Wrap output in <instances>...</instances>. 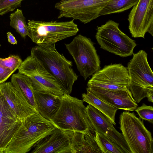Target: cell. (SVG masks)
Listing matches in <instances>:
<instances>
[{
  "instance_id": "1",
  "label": "cell",
  "mask_w": 153,
  "mask_h": 153,
  "mask_svg": "<svg viewBox=\"0 0 153 153\" xmlns=\"http://www.w3.org/2000/svg\"><path fill=\"white\" fill-rule=\"evenodd\" d=\"M55 44L37 45L32 48L30 55L55 79L64 93L70 94L78 76L72 68V62L57 51Z\"/></svg>"
},
{
  "instance_id": "2",
  "label": "cell",
  "mask_w": 153,
  "mask_h": 153,
  "mask_svg": "<svg viewBox=\"0 0 153 153\" xmlns=\"http://www.w3.org/2000/svg\"><path fill=\"white\" fill-rule=\"evenodd\" d=\"M60 98L59 107L50 121L55 127L64 131L80 132L95 137V131L84 101L65 93Z\"/></svg>"
},
{
  "instance_id": "3",
  "label": "cell",
  "mask_w": 153,
  "mask_h": 153,
  "mask_svg": "<svg viewBox=\"0 0 153 153\" xmlns=\"http://www.w3.org/2000/svg\"><path fill=\"white\" fill-rule=\"evenodd\" d=\"M51 122L39 113L31 115L22 122L4 153H26L34 144L55 128Z\"/></svg>"
},
{
  "instance_id": "4",
  "label": "cell",
  "mask_w": 153,
  "mask_h": 153,
  "mask_svg": "<svg viewBox=\"0 0 153 153\" xmlns=\"http://www.w3.org/2000/svg\"><path fill=\"white\" fill-rule=\"evenodd\" d=\"M127 65L129 78L128 88L137 103L153 92V73L149 64L147 54L140 50L133 53Z\"/></svg>"
},
{
  "instance_id": "5",
  "label": "cell",
  "mask_w": 153,
  "mask_h": 153,
  "mask_svg": "<svg viewBox=\"0 0 153 153\" xmlns=\"http://www.w3.org/2000/svg\"><path fill=\"white\" fill-rule=\"evenodd\" d=\"M28 36L37 45L51 44L76 35L79 31L74 19L66 22L28 20Z\"/></svg>"
},
{
  "instance_id": "6",
  "label": "cell",
  "mask_w": 153,
  "mask_h": 153,
  "mask_svg": "<svg viewBox=\"0 0 153 153\" xmlns=\"http://www.w3.org/2000/svg\"><path fill=\"white\" fill-rule=\"evenodd\" d=\"M120 129L131 153H153L151 132L134 112L124 111L120 116Z\"/></svg>"
},
{
  "instance_id": "7",
  "label": "cell",
  "mask_w": 153,
  "mask_h": 153,
  "mask_svg": "<svg viewBox=\"0 0 153 153\" xmlns=\"http://www.w3.org/2000/svg\"><path fill=\"white\" fill-rule=\"evenodd\" d=\"M118 23L109 20L97 26L95 38L100 48L122 57L131 56L137 46L135 41L122 32Z\"/></svg>"
},
{
  "instance_id": "8",
  "label": "cell",
  "mask_w": 153,
  "mask_h": 153,
  "mask_svg": "<svg viewBox=\"0 0 153 153\" xmlns=\"http://www.w3.org/2000/svg\"><path fill=\"white\" fill-rule=\"evenodd\" d=\"M65 45L85 80L100 69L99 57L90 38L79 34Z\"/></svg>"
},
{
  "instance_id": "9",
  "label": "cell",
  "mask_w": 153,
  "mask_h": 153,
  "mask_svg": "<svg viewBox=\"0 0 153 153\" xmlns=\"http://www.w3.org/2000/svg\"><path fill=\"white\" fill-rule=\"evenodd\" d=\"M18 69L19 73L30 78L34 90L59 97L64 94L55 79L31 55L22 61Z\"/></svg>"
},
{
  "instance_id": "10",
  "label": "cell",
  "mask_w": 153,
  "mask_h": 153,
  "mask_svg": "<svg viewBox=\"0 0 153 153\" xmlns=\"http://www.w3.org/2000/svg\"><path fill=\"white\" fill-rule=\"evenodd\" d=\"M108 0H61L55 7L59 10L58 19L72 18L85 24L99 16Z\"/></svg>"
},
{
  "instance_id": "11",
  "label": "cell",
  "mask_w": 153,
  "mask_h": 153,
  "mask_svg": "<svg viewBox=\"0 0 153 153\" xmlns=\"http://www.w3.org/2000/svg\"><path fill=\"white\" fill-rule=\"evenodd\" d=\"M129 84L127 68L120 63L105 65L92 75L87 86L117 90L128 88Z\"/></svg>"
},
{
  "instance_id": "12",
  "label": "cell",
  "mask_w": 153,
  "mask_h": 153,
  "mask_svg": "<svg viewBox=\"0 0 153 153\" xmlns=\"http://www.w3.org/2000/svg\"><path fill=\"white\" fill-rule=\"evenodd\" d=\"M132 37L144 38L146 32L153 36V0H139L128 16Z\"/></svg>"
},
{
  "instance_id": "13",
  "label": "cell",
  "mask_w": 153,
  "mask_h": 153,
  "mask_svg": "<svg viewBox=\"0 0 153 153\" xmlns=\"http://www.w3.org/2000/svg\"><path fill=\"white\" fill-rule=\"evenodd\" d=\"M86 109L95 131L109 139L122 149L125 153H131L122 133L116 130L108 117L90 104L86 107Z\"/></svg>"
},
{
  "instance_id": "14",
  "label": "cell",
  "mask_w": 153,
  "mask_h": 153,
  "mask_svg": "<svg viewBox=\"0 0 153 153\" xmlns=\"http://www.w3.org/2000/svg\"><path fill=\"white\" fill-rule=\"evenodd\" d=\"M22 123L0 92V151L1 153H4Z\"/></svg>"
},
{
  "instance_id": "15",
  "label": "cell",
  "mask_w": 153,
  "mask_h": 153,
  "mask_svg": "<svg viewBox=\"0 0 153 153\" xmlns=\"http://www.w3.org/2000/svg\"><path fill=\"white\" fill-rule=\"evenodd\" d=\"M86 91L117 108L126 111H134L138 107L128 88L124 89L111 90L89 86Z\"/></svg>"
},
{
  "instance_id": "16",
  "label": "cell",
  "mask_w": 153,
  "mask_h": 153,
  "mask_svg": "<svg viewBox=\"0 0 153 153\" xmlns=\"http://www.w3.org/2000/svg\"><path fill=\"white\" fill-rule=\"evenodd\" d=\"M32 148V153H71L69 135L65 131L56 127Z\"/></svg>"
},
{
  "instance_id": "17",
  "label": "cell",
  "mask_w": 153,
  "mask_h": 153,
  "mask_svg": "<svg viewBox=\"0 0 153 153\" xmlns=\"http://www.w3.org/2000/svg\"><path fill=\"white\" fill-rule=\"evenodd\" d=\"M0 92L18 119L22 122L29 116L38 113L29 103L23 94L17 90L11 82L0 84Z\"/></svg>"
},
{
  "instance_id": "18",
  "label": "cell",
  "mask_w": 153,
  "mask_h": 153,
  "mask_svg": "<svg viewBox=\"0 0 153 153\" xmlns=\"http://www.w3.org/2000/svg\"><path fill=\"white\" fill-rule=\"evenodd\" d=\"M65 131L70 137L71 153H102L94 137L80 132Z\"/></svg>"
},
{
  "instance_id": "19",
  "label": "cell",
  "mask_w": 153,
  "mask_h": 153,
  "mask_svg": "<svg viewBox=\"0 0 153 153\" xmlns=\"http://www.w3.org/2000/svg\"><path fill=\"white\" fill-rule=\"evenodd\" d=\"M38 113L45 119L51 121L60 105V97L41 93L33 89Z\"/></svg>"
},
{
  "instance_id": "20",
  "label": "cell",
  "mask_w": 153,
  "mask_h": 153,
  "mask_svg": "<svg viewBox=\"0 0 153 153\" xmlns=\"http://www.w3.org/2000/svg\"><path fill=\"white\" fill-rule=\"evenodd\" d=\"M11 81L14 87L23 94L29 103L36 110L33 89L30 78L18 72L12 75Z\"/></svg>"
},
{
  "instance_id": "21",
  "label": "cell",
  "mask_w": 153,
  "mask_h": 153,
  "mask_svg": "<svg viewBox=\"0 0 153 153\" xmlns=\"http://www.w3.org/2000/svg\"><path fill=\"white\" fill-rule=\"evenodd\" d=\"M82 97L84 102H87L102 113L111 120L114 125H116L115 119L118 110L117 108L87 91L86 93L82 94Z\"/></svg>"
},
{
  "instance_id": "22",
  "label": "cell",
  "mask_w": 153,
  "mask_h": 153,
  "mask_svg": "<svg viewBox=\"0 0 153 153\" xmlns=\"http://www.w3.org/2000/svg\"><path fill=\"white\" fill-rule=\"evenodd\" d=\"M139 0H108L99 16L123 12L137 4Z\"/></svg>"
},
{
  "instance_id": "23",
  "label": "cell",
  "mask_w": 153,
  "mask_h": 153,
  "mask_svg": "<svg viewBox=\"0 0 153 153\" xmlns=\"http://www.w3.org/2000/svg\"><path fill=\"white\" fill-rule=\"evenodd\" d=\"M10 25L23 38L28 35V30L25 18L21 10L17 9L10 16Z\"/></svg>"
},
{
  "instance_id": "24",
  "label": "cell",
  "mask_w": 153,
  "mask_h": 153,
  "mask_svg": "<svg viewBox=\"0 0 153 153\" xmlns=\"http://www.w3.org/2000/svg\"><path fill=\"white\" fill-rule=\"evenodd\" d=\"M94 139L102 153H125L114 143L96 131H95Z\"/></svg>"
},
{
  "instance_id": "25",
  "label": "cell",
  "mask_w": 153,
  "mask_h": 153,
  "mask_svg": "<svg viewBox=\"0 0 153 153\" xmlns=\"http://www.w3.org/2000/svg\"><path fill=\"white\" fill-rule=\"evenodd\" d=\"M22 61L19 56L12 55L5 58H0V65L13 73L18 69Z\"/></svg>"
},
{
  "instance_id": "26",
  "label": "cell",
  "mask_w": 153,
  "mask_h": 153,
  "mask_svg": "<svg viewBox=\"0 0 153 153\" xmlns=\"http://www.w3.org/2000/svg\"><path fill=\"white\" fill-rule=\"evenodd\" d=\"M24 0H0V15H3L20 7Z\"/></svg>"
},
{
  "instance_id": "27",
  "label": "cell",
  "mask_w": 153,
  "mask_h": 153,
  "mask_svg": "<svg viewBox=\"0 0 153 153\" xmlns=\"http://www.w3.org/2000/svg\"><path fill=\"white\" fill-rule=\"evenodd\" d=\"M142 119L150 123H153V107L143 103L141 106L137 107L135 110Z\"/></svg>"
},
{
  "instance_id": "28",
  "label": "cell",
  "mask_w": 153,
  "mask_h": 153,
  "mask_svg": "<svg viewBox=\"0 0 153 153\" xmlns=\"http://www.w3.org/2000/svg\"><path fill=\"white\" fill-rule=\"evenodd\" d=\"M13 73L0 65V84L5 81Z\"/></svg>"
},
{
  "instance_id": "29",
  "label": "cell",
  "mask_w": 153,
  "mask_h": 153,
  "mask_svg": "<svg viewBox=\"0 0 153 153\" xmlns=\"http://www.w3.org/2000/svg\"><path fill=\"white\" fill-rule=\"evenodd\" d=\"M7 34L8 41L10 43L13 45L17 44V41L10 32H8L7 33Z\"/></svg>"
},
{
  "instance_id": "30",
  "label": "cell",
  "mask_w": 153,
  "mask_h": 153,
  "mask_svg": "<svg viewBox=\"0 0 153 153\" xmlns=\"http://www.w3.org/2000/svg\"><path fill=\"white\" fill-rule=\"evenodd\" d=\"M146 97L147 98L148 101L152 102H153V92H152L149 94Z\"/></svg>"
},
{
  "instance_id": "31",
  "label": "cell",
  "mask_w": 153,
  "mask_h": 153,
  "mask_svg": "<svg viewBox=\"0 0 153 153\" xmlns=\"http://www.w3.org/2000/svg\"><path fill=\"white\" fill-rule=\"evenodd\" d=\"M0 153H1V152L0 151Z\"/></svg>"
}]
</instances>
